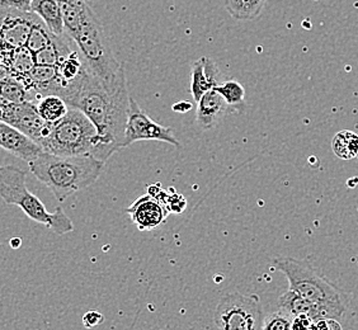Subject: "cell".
Masks as SVG:
<instances>
[{"label": "cell", "instance_id": "cell-1", "mask_svg": "<svg viewBox=\"0 0 358 330\" xmlns=\"http://www.w3.org/2000/svg\"><path fill=\"white\" fill-rule=\"evenodd\" d=\"M66 103L82 110L96 126L102 162L106 163L115 152L124 149L122 143L130 108L124 68L117 80L112 84H104L88 70Z\"/></svg>", "mask_w": 358, "mask_h": 330}, {"label": "cell", "instance_id": "cell-2", "mask_svg": "<svg viewBox=\"0 0 358 330\" xmlns=\"http://www.w3.org/2000/svg\"><path fill=\"white\" fill-rule=\"evenodd\" d=\"M104 162L92 155H56L42 152L28 163L29 171L64 202L71 194L92 186L103 172Z\"/></svg>", "mask_w": 358, "mask_h": 330}, {"label": "cell", "instance_id": "cell-3", "mask_svg": "<svg viewBox=\"0 0 358 330\" xmlns=\"http://www.w3.org/2000/svg\"><path fill=\"white\" fill-rule=\"evenodd\" d=\"M0 197L7 205L20 207L31 220L50 227L55 234L74 231L73 221L62 207H57L54 213H48L43 202L29 192L27 173L15 165H0Z\"/></svg>", "mask_w": 358, "mask_h": 330}, {"label": "cell", "instance_id": "cell-4", "mask_svg": "<svg viewBox=\"0 0 358 330\" xmlns=\"http://www.w3.org/2000/svg\"><path fill=\"white\" fill-rule=\"evenodd\" d=\"M43 152L56 155H92L101 160V141L96 126L78 108L50 124L40 144Z\"/></svg>", "mask_w": 358, "mask_h": 330}, {"label": "cell", "instance_id": "cell-5", "mask_svg": "<svg viewBox=\"0 0 358 330\" xmlns=\"http://www.w3.org/2000/svg\"><path fill=\"white\" fill-rule=\"evenodd\" d=\"M273 266L287 278L289 289L311 303L334 310L341 317L345 314V295L309 261L281 257L273 259Z\"/></svg>", "mask_w": 358, "mask_h": 330}, {"label": "cell", "instance_id": "cell-6", "mask_svg": "<svg viewBox=\"0 0 358 330\" xmlns=\"http://www.w3.org/2000/svg\"><path fill=\"white\" fill-rule=\"evenodd\" d=\"M70 38L76 42L78 51L93 76L104 84H112L117 80L120 71L124 66L112 52L103 27L92 8L82 26Z\"/></svg>", "mask_w": 358, "mask_h": 330}, {"label": "cell", "instance_id": "cell-7", "mask_svg": "<svg viewBox=\"0 0 358 330\" xmlns=\"http://www.w3.org/2000/svg\"><path fill=\"white\" fill-rule=\"evenodd\" d=\"M214 320L219 329H262L264 317L261 299L241 292L224 296L216 308Z\"/></svg>", "mask_w": 358, "mask_h": 330}, {"label": "cell", "instance_id": "cell-8", "mask_svg": "<svg viewBox=\"0 0 358 330\" xmlns=\"http://www.w3.org/2000/svg\"><path fill=\"white\" fill-rule=\"evenodd\" d=\"M152 140L180 148V143L174 136L172 129L152 121V118L140 108L138 102L130 96L129 118H127L126 130H124L122 148H127L138 141H152Z\"/></svg>", "mask_w": 358, "mask_h": 330}, {"label": "cell", "instance_id": "cell-9", "mask_svg": "<svg viewBox=\"0 0 358 330\" xmlns=\"http://www.w3.org/2000/svg\"><path fill=\"white\" fill-rule=\"evenodd\" d=\"M0 104L3 108L1 120L4 122L21 131L37 144H41L42 138L46 136L51 124L41 117L36 102H9L0 98Z\"/></svg>", "mask_w": 358, "mask_h": 330}, {"label": "cell", "instance_id": "cell-10", "mask_svg": "<svg viewBox=\"0 0 358 330\" xmlns=\"http://www.w3.org/2000/svg\"><path fill=\"white\" fill-rule=\"evenodd\" d=\"M0 148L27 163L43 152L40 145L3 120H0Z\"/></svg>", "mask_w": 358, "mask_h": 330}, {"label": "cell", "instance_id": "cell-11", "mask_svg": "<svg viewBox=\"0 0 358 330\" xmlns=\"http://www.w3.org/2000/svg\"><path fill=\"white\" fill-rule=\"evenodd\" d=\"M127 213L131 216V220L136 224L138 230L145 231L154 230L162 225L169 213L157 199L148 193L135 201L127 208Z\"/></svg>", "mask_w": 358, "mask_h": 330}, {"label": "cell", "instance_id": "cell-12", "mask_svg": "<svg viewBox=\"0 0 358 330\" xmlns=\"http://www.w3.org/2000/svg\"><path fill=\"white\" fill-rule=\"evenodd\" d=\"M278 310L287 314L291 319L296 317H308L314 320L317 317H333L339 320L342 317L334 310L311 303L289 289L278 299Z\"/></svg>", "mask_w": 358, "mask_h": 330}, {"label": "cell", "instance_id": "cell-13", "mask_svg": "<svg viewBox=\"0 0 358 330\" xmlns=\"http://www.w3.org/2000/svg\"><path fill=\"white\" fill-rule=\"evenodd\" d=\"M197 103L196 122L202 130H210L215 127L225 116L229 108L227 101L215 88L207 90Z\"/></svg>", "mask_w": 358, "mask_h": 330}, {"label": "cell", "instance_id": "cell-14", "mask_svg": "<svg viewBox=\"0 0 358 330\" xmlns=\"http://www.w3.org/2000/svg\"><path fill=\"white\" fill-rule=\"evenodd\" d=\"M29 12L35 13L56 36L65 35L62 9L56 0H32Z\"/></svg>", "mask_w": 358, "mask_h": 330}, {"label": "cell", "instance_id": "cell-15", "mask_svg": "<svg viewBox=\"0 0 358 330\" xmlns=\"http://www.w3.org/2000/svg\"><path fill=\"white\" fill-rule=\"evenodd\" d=\"M62 9L64 27L66 35L71 37L82 26L90 7L85 0H56Z\"/></svg>", "mask_w": 358, "mask_h": 330}, {"label": "cell", "instance_id": "cell-16", "mask_svg": "<svg viewBox=\"0 0 358 330\" xmlns=\"http://www.w3.org/2000/svg\"><path fill=\"white\" fill-rule=\"evenodd\" d=\"M266 0H225L227 13L238 21H250L262 13Z\"/></svg>", "mask_w": 358, "mask_h": 330}, {"label": "cell", "instance_id": "cell-17", "mask_svg": "<svg viewBox=\"0 0 358 330\" xmlns=\"http://www.w3.org/2000/svg\"><path fill=\"white\" fill-rule=\"evenodd\" d=\"M0 98L9 102H37L32 92L21 80L10 76L0 78Z\"/></svg>", "mask_w": 358, "mask_h": 330}, {"label": "cell", "instance_id": "cell-18", "mask_svg": "<svg viewBox=\"0 0 358 330\" xmlns=\"http://www.w3.org/2000/svg\"><path fill=\"white\" fill-rule=\"evenodd\" d=\"M36 104L41 117L50 124H54L56 121L62 120L70 108L62 96H55V94L41 96Z\"/></svg>", "mask_w": 358, "mask_h": 330}, {"label": "cell", "instance_id": "cell-19", "mask_svg": "<svg viewBox=\"0 0 358 330\" xmlns=\"http://www.w3.org/2000/svg\"><path fill=\"white\" fill-rule=\"evenodd\" d=\"M333 152L338 158L350 160L358 158V135L352 131H341L333 138Z\"/></svg>", "mask_w": 358, "mask_h": 330}, {"label": "cell", "instance_id": "cell-20", "mask_svg": "<svg viewBox=\"0 0 358 330\" xmlns=\"http://www.w3.org/2000/svg\"><path fill=\"white\" fill-rule=\"evenodd\" d=\"M215 89L220 93L222 98L227 101V106L236 110L245 108V90L241 82L236 80H225L221 82Z\"/></svg>", "mask_w": 358, "mask_h": 330}, {"label": "cell", "instance_id": "cell-21", "mask_svg": "<svg viewBox=\"0 0 358 330\" xmlns=\"http://www.w3.org/2000/svg\"><path fill=\"white\" fill-rule=\"evenodd\" d=\"M54 34L48 29V26L41 21V18L38 17L36 20L32 29L29 32L28 36L27 43H26V48L32 52L36 54L42 48H46L50 42L52 41L54 38Z\"/></svg>", "mask_w": 358, "mask_h": 330}, {"label": "cell", "instance_id": "cell-22", "mask_svg": "<svg viewBox=\"0 0 358 330\" xmlns=\"http://www.w3.org/2000/svg\"><path fill=\"white\" fill-rule=\"evenodd\" d=\"M191 93H192L193 99L196 102L200 101L201 96L206 93L207 90L213 89V84L208 80L205 68H203V62L202 57L197 62H193L192 69H191Z\"/></svg>", "mask_w": 358, "mask_h": 330}, {"label": "cell", "instance_id": "cell-23", "mask_svg": "<svg viewBox=\"0 0 358 330\" xmlns=\"http://www.w3.org/2000/svg\"><path fill=\"white\" fill-rule=\"evenodd\" d=\"M292 319L285 314L281 310L271 314L269 317H264L262 329L266 330H289L291 329Z\"/></svg>", "mask_w": 358, "mask_h": 330}, {"label": "cell", "instance_id": "cell-24", "mask_svg": "<svg viewBox=\"0 0 358 330\" xmlns=\"http://www.w3.org/2000/svg\"><path fill=\"white\" fill-rule=\"evenodd\" d=\"M342 325L338 322V319L333 317H317L313 320L311 324V329L317 330H333L341 329Z\"/></svg>", "mask_w": 358, "mask_h": 330}, {"label": "cell", "instance_id": "cell-25", "mask_svg": "<svg viewBox=\"0 0 358 330\" xmlns=\"http://www.w3.org/2000/svg\"><path fill=\"white\" fill-rule=\"evenodd\" d=\"M103 322V314L96 311V310H90L88 313L84 314L83 325L84 328H87V329H93V328H96L98 325H101Z\"/></svg>", "mask_w": 358, "mask_h": 330}, {"label": "cell", "instance_id": "cell-26", "mask_svg": "<svg viewBox=\"0 0 358 330\" xmlns=\"http://www.w3.org/2000/svg\"><path fill=\"white\" fill-rule=\"evenodd\" d=\"M313 319L308 317H292L291 329H311Z\"/></svg>", "mask_w": 358, "mask_h": 330}, {"label": "cell", "instance_id": "cell-27", "mask_svg": "<svg viewBox=\"0 0 358 330\" xmlns=\"http://www.w3.org/2000/svg\"><path fill=\"white\" fill-rule=\"evenodd\" d=\"M192 103L186 102V101H182V102H178V103L173 104L172 110L174 112H177V113H187V112L192 110Z\"/></svg>", "mask_w": 358, "mask_h": 330}, {"label": "cell", "instance_id": "cell-28", "mask_svg": "<svg viewBox=\"0 0 358 330\" xmlns=\"http://www.w3.org/2000/svg\"><path fill=\"white\" fill-rule=\"evenodd\" d=\"M9 244H10V247L13 248V249H20L22 245V239L21 238H12L10 241H9Z\"/></svg>", "mask_w": 358, "mask_h": 330}, {"label": "cell", "instance_id": "cell-29", "mask_svg": "<svg viewBox=\"0 0 358 330\" xmlns=\"http://www.w3.org/2000/svg\"><path fill=\"white\" fill-rule=\"evenodd\" d=\"M3 118V108H1V104H0V120Z\"/></svg>", "mask_w": 358, "mask_h": 330}]
</instances>
